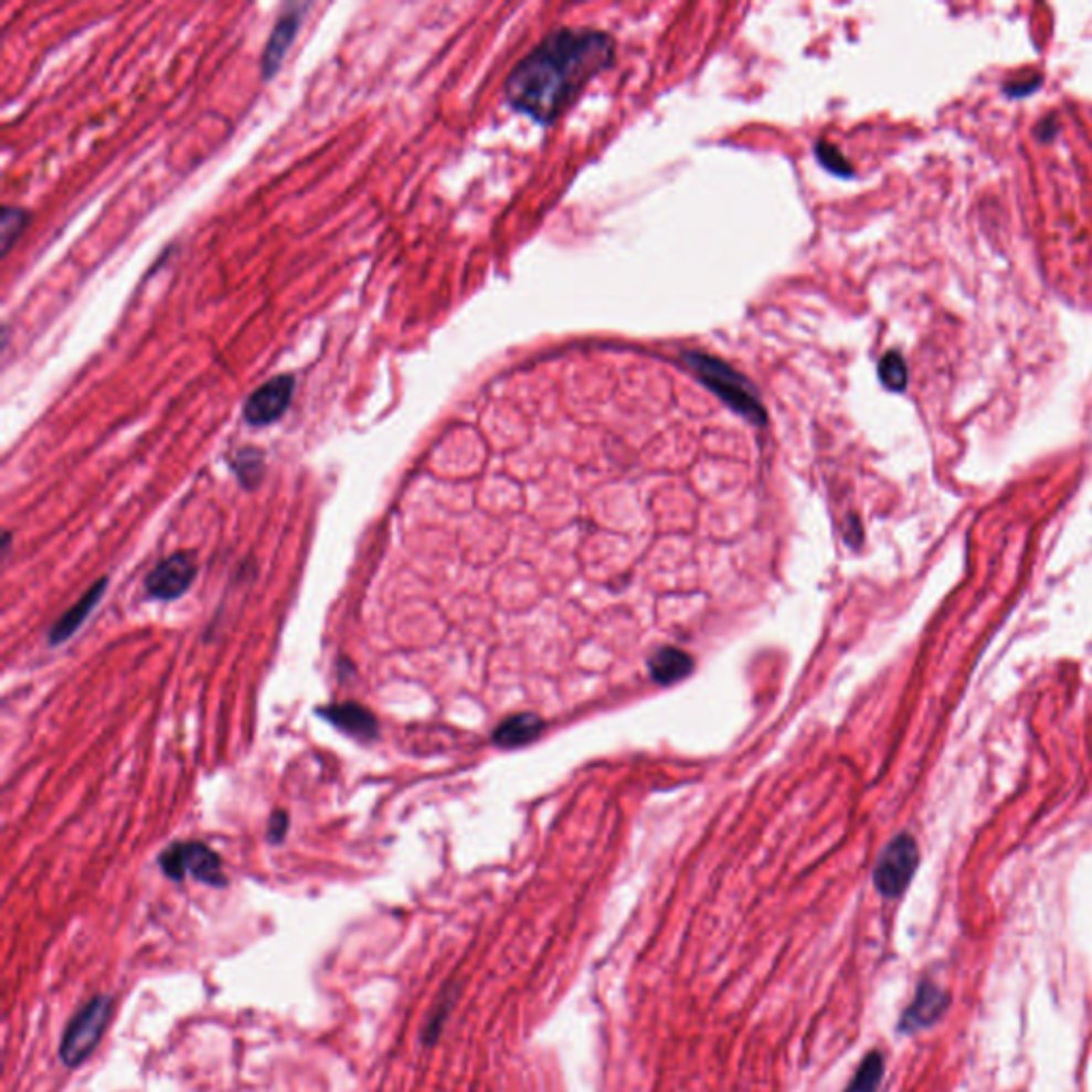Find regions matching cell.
Wrapping results in <instances>:
<instances>
[{"mask_svg": "<svg viewBox=\"0 0 1092 1092\" xmlns=\"http://www.w3.org/2000/svg\"><path fill=\"white\" fill-rule=\"evenodd\" d=\"M615 61L606 32L562 29L544 36L506 82L510 105L542 125L558 120L597 73Z\"/></svg>", "mask_w": 1092, "mask_h": 1092, "instance_id": "obj_1", "label": "cell"}, {"mask_svg": "<svg viewBox=\"0 0 1092 1092\" xmlns=\"http://www.w3.org/2000/svg\"><path fill=\"white\" fill-rule=\"evenodd\" d=\"M109 1018H112V999L103 995L94 997L75 1014V1018L64 1030L63 1043H61V1059L66 1067H77L91 1059Z\"/></svg>", "mask_w": 1092, "mask_h": 1092, "instance_id": "obj_2", "label": "cell"}, {"mask_svg": "<svg viewBox=\"0 0 1092 1092\" xmlns=\"http://www.w3.org/2000/svg\"><path fill=\"white\" fill-rule=\"evenodd\" d=\"M158 862L162 873L173 881H182L190 874L197 881L214 888H222L226 883L219 854L203 842H176L160 854Z\"/></svg>", "mask_w": 1092, "mask_h": 1092, "instance_id": "obj_3", "label": "cell"}, {"mask_svg": "<svg viewBox=\"0 0 1092 1092\" xmlns=\"http://www.w3.org/2000/svg\"><path fill=\"white\" fill-rule=\"evenodd\" d=\"M920 862L918 845L909 835H899L881 851L874 865L873 881L879 894L886 899H897L911 883Z\"/></svg>", "mask_w": 1092, "mask_h": 1092, "instance_id": "obj_4", "label": "cell"}, {"mask_svg": "<svg viewBox=\"0 0 1092 1092\" xmlns=\"http://www.w3.org/2000/svg\"><path fill=\"white\" fill-rule=\"evenodd\" d=\"M687 359H689V365H693L698 370V374L702 375L715 389V393L725 400L728 406L734 407L736 412H741L745 418H750L753 423L764 421V412L757 404L755 395L748 391L745 382L739 378V374L730 372L725 365H721L713 359H707V357L689 354Z\"/></svg>", "mask_w": 1092, "mask_h": 1092, "instance_id": "obj_5", "label": "cell"}, {"mask_svg": "<svg viewBox=\"0 0 1092 1092\" xmlns=\"http://www.w3.org/2000/svg\"><path fill=\"white\" fill-rule=\"evenodd\" d=\"M295 375L280 374L261 384L244 404V418L252 427H267L280 421L293 402Z\"/></svg>", "mask_w": 1092, "mask_h": 1092, "instance_id": "obj_6", "label": "cell"}, {"mask_svg": "<svg viewBox=\"0 0 1092 1092\" xmlns=\"http://www.w3.org/2000/svg\"><path fill=\"white\" fill-rule=\"evenodd\" d=\"M197 562L190 553H178L158 563L146 579V590L157 600H178L192 587Z\"/></svg>", "mask_w": 1092, "mask_h": 1092, "instance_id": "obj_7", "label": "cell"}, {"mask_svg": "<svg viewBox=\"0 0 1092 1092\" xmlns=\"http://www.w3.org/2000/svg\"><path fill=\"white\" fill-rule=\"evenodd\" d=\"M950 1005L947 993L935 984L933 979H924L918 986L915 999L907 1007L903 1018H901V1030L903 1032H918V1030L933 1027L936 1020L943 1018L945 1009Z\"/></svg>", "mask_w": 1092, "mask_h": 1092, "instance_id": "obj_8", "label": "cell"}, {"mask_svg": "<svg viewBox=\"0 0 1092 1092\" xmlns=\"http://www.w3.org/2000/svg\"><path fill=\"white\" fill-rule=\"evenodd\" d=\"M308 7L306 4H299V7H288L284 13L280 15V20L276 22L274 31H272V36L265 45V54H263V75L265 77H274L280 68L282 61L288 52V47L293 45L297 32H299V26H301V18H304V11Z\"/></svg>", "mask_w": 1092, "mask_h": 1092, "instance_id": "obj_9", "label": "cell"}, {"mask_svg": "<svg viewBox=\"0 0 1092 1092\" xmlns=\"http://www.w3.org/2000/svg\"><path fill=\"white\" fill-rule=\"evenodd\" d=\"M329 723H333L343 734L357 739V741H374L378 736V719L372 711L357 702H343V704H331L322 707L318 711Z\"/></svg>", "mask_w": 1092, "mask_h": 1092, "instance_id": "obj_10", "label": "cell"}, {"mask_svg": "<svg viewBox=\"0 0 1092 1092\" xmlns=\"http://www.w3.org/2000/svg\"><path fill=\"white\" fill-rule=\"evenodd\" d=\"M105 587H107V579L98 581L91 592H86V595H84V597H82L75 606H71V608L64 613L63 617L56 622V625H54V627H52V632H50V643H52V645H61V643L68 640V638H71V636L79 629V625L86 622V617L93 613L96 602H98V600H100V595L105 593Z\"/></svg>", "mask_w": 1092, "mask_h": 1092, "instance_id": "obj_11", "label": "cell"}, {"mask_svg": "<svg viewBox=\"0 0 1092 1092\" xmlns=\"http://www.w3.org/2000/svg\"><path fill=\"white\" fill-rule=\"evenodd\" d=\"M693 670V659L677 647H661L649 659V672L661 686H672L683 681Z\"/></svg>", "mask_w": 1092, "mask_h": 1092, "instance_id": "obj_12", "label": "cell"}, {"mask_svg": "<svg viewBox=\"0 0 1092 1092\" xmlns=\"http://www.w3.org/2000/svg\"><path fill=\"white\" fill-rule=\"evenodd\" d=\"M544 730V721L533 713H521L501 721L494 732V743L500 748H521L536 741Z\"/></svg>", "mask_w": 1092, "mask_h": 1092, "instance_id": "obj_13", "label": "cell"}, {"mask_svg": "<svg viewBox=\"0 0 1092 1092\" xmlns=\"http://www.w3.org/2000/svg\"><path fill=\"white\" fill-rule=\"evenodd\" d=\"M883 1071H886V1061H883V1054L881 1052H869L865 1057V1061L860 1062L854 1080L849 1082V1086L845 1089V1092H877L879 1086H881V1080H883Z\"/></svg>", "mask_w": 1092, "mask_h": 1092, "instance_id": "obj_14", "label": "cell"}, {"mask_svg": "<svg viewBox=\"0 0 1092 1092\" xmlns=\"http://www.w3.org/2000/svg\"><path fill=\"white\" fill-rule=\"evenodd\" d=\"M2 254L11 251V246L18 242V237L24 233V229L29 226V212L22 210V208H13V205H7L2 210Z\"/></svg>", "mask_w": 1092, "mask_h": 1092, "instance_id": "obj_15", "label": "cell"}, {"mask_svg": "<svg viewBox=\"0 0 1092 1092\" xmlns=\"http://www.w3.org/2000/svg\"><path fill=\"white\" fill-rule=\"evenodd\" d=\"M233 468L237 471L240 480H242L248 489H252L254 485H258V480H261V476H263V469H265L261 450H254V448L237 450L235 462H233Z\"/></svg>", "mask_w": 1092, "mask_h": 1092, "instance_id": "obj_16", "label": "cell"}, {"mask_svg": "<svg viewBox=\"0 0 1092 1092\" xmlns=\"http://www.w3.org/2000/svg\"><path fill=\"white\" fill-rule=\"evenodd\" d=\"M879 378L890 391H903L907 386V365L899 352H888L879 363Z\"/></svg>", "mask_w": 1092, "mask_h": 1092, "instance_id": "obj_17", "label": "cell"}, {"mask_svg": "<svg viewBox=\"0 0 1092 1092\" xmlns=\"http://www.w3.org/2000/svg\"><path fill=\"white\" fill-rule=\"evenodd\" d=\"M286 828H288V815L282 812L274 813V817L269 821V839L280 842L286 835Z\"/></svg>", "mask_w": 1092, "mask_h": 1092, "instance_id": "obj_18", "label": "cell"}]
</instances>
